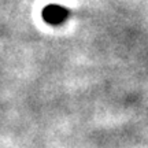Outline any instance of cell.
Returning a JSON list of instances; mask_svg holds the SVG:
<instances>
[{"instance_id": "cell-1", "label": "cell", "mask_w": 148, "mask_h": 148, "mask_svg": "<svg viewBox=\"0 0 148 148\" xmlns=\"http://www.w3.org/2000/svg\"><path fill=\"white\" fill-rule=\"evenodd\" d=\"M41 16L45 23L51 25V26H59L67 21V18L70 16V11L67 7L62 4L51 3L42 8Z\"/></svg>"}]
</instances>
